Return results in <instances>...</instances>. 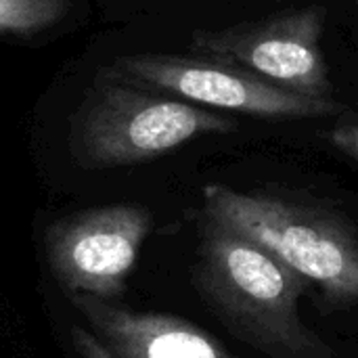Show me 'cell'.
I'll return each mask as SVG.
<instances>
[{
  "label": "cell",
  "instance_id": "cell-6",
  "mask_svg": "<svg viewBox=\"0 0 358 358\" xmlns=\"http://www.w3.org/2000/svg\"><path fill=\"white\" fill-rule=\"evenodd\" d=\"M151 224L149 210L132 203L63 216L46 229V262L67 294L111 302L126 292V279Z\"/></svg>",
  "mask_w": 358,
  "mask_h": 358
},
{
  "label": "cell",
  "instance_id": "cell-3",
  "mask_svg": "<svg viewBox=\"0 0 358 358\" xmlns=\"http://www.w3.org/2000/svg\"><path fill=\"white\" fill-rule=\"evenodd\" d=\"M233 117L182 99H166L128 86L124 80L99 82L76 117L82 162L92 168H120L166 155L208 134H231Z\"/></svg>",
  "mask_w": 358,
  "mask_h": 358
},
{
  "label": "cell",
  "instance_id": "cell-1",
  "mask_svg": "<svg viewBox=\"0 0 358 358\" xmlns=\"http://www.w3.org/2000/svg\"><path fill=\"white\" fill-rule=\"evenodd\" d=\"M199 233L195 285L235 338L268 358H334L331 346L300 319L304 277L208 214Z\"/></svg>",
  "mask_w": 358,
  "mask_h": 358
},
{
  "label": "cell",
  "instance_id": "cell-2",
  "mask_svg": "<svg viewBox=\"0 0 358 358\" xmlns=\"http://www.w3.org/2000/svg\"><path fill=\"white\" fill-rule=\"evenodd\" d=\"M203 214L254 239L329 298L358 302V235L340 216L227 185L201 189Z\"/></svg>",
  "mask_w": 358,
  "mask_h": 358
},
{
  "label": "cell",
  "instance_id": "cell-8",
  "mask_svg": "<svg viewBox=\"0 0 358 358\" xmlns=\"http://www.w3.org/2000/svg\"><path fill=\"white\" fill-rule=\"evenodd\" d=\"M69 6V0H0V36H29L52 27Z\"/></svg>",
  "mask_w": 358,
  "mask_h": 358
},
{
  "label": "cell",
  "instance_id": "cell-5",
  "mask_svg": "<svg viewBox=\"0 0 358 358\" xmlns=\"http://www.w3.org/2000/svg\"><path fill=\"white\" fill-rule=\"evenodd\" d=\"M325 15L323 6H304L262 21L195 29L191 48L208 59L245 67L285 90L331 99L334 82L321 46Z\"/></svg>",
  "mask_w": 358,
  "mask_h": 358
},
{
  "label": "cell",
  "instance_id": "cell-7",
  "mask_svg": "<svg viewBox=\"0 0 358 358\" xmlns=\"http://www.w3.org/2000/svg\"><path fill=\"white\" fill-rule=\"evenodd\" d=\"M69 300L117 358H235L216 338L189 321L136 313L82 294H69Z\"/></svg>",
  "mask_w": 358,
  "mask_h": 358
},
{
  "label": "cell",
  "instance_id": "cell-10",
  "mask_svg": "<svg viewBox=\"0 0 358 358\" xmlns=\"http://www.w3.org/2000/svg\"><path fill=\"white\" fill-rule=\"evenodd\" d=\"M329 141L344 155L358 159V124H340L329 132Z\"/></svg>",
  "mask_w": 358,
  "mask_h": 358
},
{
  "label": "cell",
  "instance_id": "cell-4",
  "mask_svg": "<svg viewBox=\"0 0 358 358\" xmlns=\"http://www.w3.org/2000/svg\"><path fill=\"white\" fill-rule=\"evenodd\" d=\"M111 73L120 80L172 92L193 105L237 111L262 120H317L348 111L340 101L298 94L227 61L176 55H128Z\"/></svg>",
  "mask_w": 358,
  "mask_h": 358
},
{
  "label": "cell",
  "instance_id": "cell-9",
  "mask_svg": "<svg viewBox=\"0 0 358 358\" xmlns=\"http://www.w3.org/2000/svg\"><path fill=\"white\" fill-rule=\"evenodd\" d=\"M71 344L80 358H117L94 334L86 331L82 327L71 329Z\"/></svg>",
  "mask_w": 358,
  "mask_h": 358
}]
</instances>
